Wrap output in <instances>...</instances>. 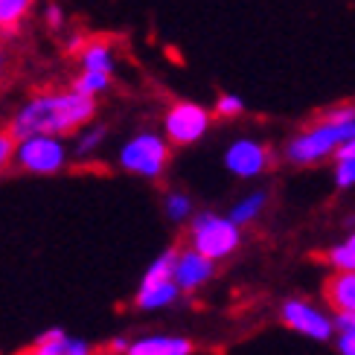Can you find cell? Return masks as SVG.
Listing matches in <instances>:
<instances>
[{"instance_id":"cell-1","label":"cell","mask_w":355,"mask_h":355,"mask_svg":"<svg viewBox=\"0 0 355 355\" xmlns=\"http://www.w3.org/2000/svg\"><path fill=\"white\" fill-rule=\"evenodd\" d=\"M94 114L96 99L79 94L76 87H70V91H41L15 111L9 131L18 140L29 135L67 137L79 135L87 123H94Z\"/></svg>"},{"instance_id":"cell-2","label":"cell","mask_w":355,"mask_h":355,"mask_svg":"<svg viewBox=\"0 0 355 355\" xmlns=\"http://www.w3.org/2000/svg\"><path fill=\"white\" fill-rule=\"evenodd\" d=\"M172 157V143L166 140V135H157V131H137L131 135L123 146L120 155H116V164L123 172L146 178V181H155L166 172Z\"/></svg>"},{"instance_id":"cell-3","label":"cell","mask_w":355,"mask_h":355,"mask_svg":"<svg viewBox=\"0 0 355 355\" xmlns=\"http://www.w3.org/2000/svg\"><path fill=\"white\" fill-rule=\"evenodd\" d=\"M352 137H355V120L352 123H320V120H315L312 125H306L297 137H291L286 143V157L297 166L318 164V160H323L327 155L338 152Z\"/></svg>"},{"instance_id":"cell-4","label":"cell","mask_w":355,"mask_h":355,"mask_svg":"<svg viewBox=\"0 0 355 355\" xmlns=\"http://www.w3.org/2000/svg\"><path fill=\"white\" fill-rule=\"evenodd\" d=\"M242 242V230L230 216L198 213L189 218V248L210 257L213 262L227 259Z\"/></svg>"},{"instance_id":"cell-5","label":"cell","mask_w":355,"mask_h":355,"mask_svg":"<svg viewBox=\"0 0 355 355\" xmlns=\"http://www.w3.org/2000/svg\"><path fill=\"white\" fill-rule=\"evenodd\" d=\"M15 166L29 175H55L67 166V143L53 135H29L18 140Z\"/></svg>"},{"instance_id":"cell-6","label":"cell","mask_w":355,"mask_h":355,"mask_svg":"<svg viewBox=\"0 0 355 355\" xmlns=\"http://www.w3.org/2000/svg\"><path fill=\"white\" fill-rule=\"evenodd\" d=\"M210 131V111L198 102L178 99L164 114V135L172 146H192Z\"/></svg>"},{"instance_id":"cell-7","label":"cell","mask_w":355,"mask_h":355,"mask_svg":"<svg viewBox=\"0 0 355 355\" xmlns=\"http://www.w3.org/2000/svg\"><path fill=\"white\" fill-rule=\"evenodd\" d=\"M225 166L236 178H257L274 166V152L257 140H236L225 152Z\"/></svg>"},{"instance_id":"cell-8","label":"cell","mask_w":355,"mask_h":355,"mask_svg":"<svg viewBox=\"0 0 355 355\" xmlns=\"http://www.w3.org/2000/svg\"><path fill=\"white\" fill-rule=\"evenodd\" d=\"M279 318H283V323L288 329L309 335V338H318V341H327V338L332 335V320L323 312H318L312 303H306L300 297L286 300L283 309H279Z\"/></svg>"},{"instance_id":"cell-9","label":"cell","mask_w":355,"mask_h":355,"mask_svg":"<svg viewBox=\"0 0 355 355\" xmlns=\"http://www.w3.org/2000/svg\"><path fill=\"white\" fill-rule=\"evenodd\" d=\"M216 274V262L210 257L198 254L196 248H181L175 262V283L181 286V291H198L207 286Z\"/></svg>"},{"instance_id":"cell-10","label":"cell","mask_w":355,"mask_h":355,"mask_svg":"<svg viewBox=\"0 0 355 355\" xmlns=\"http://www.w3.org/2000/svg\"><path fill=\"white\" fill-rule=\"evenodd\" d=\"M196 344L184 335H140L128 344L125 355H192Z\"/></svg>"},{"instance_id":"cell-11","label":"cell","mask_w":355,"mask_h":355,"mask_svg":"<svg viewBox=\"0 0 355 355\" xmlns=\"http://www.w3.org/2000/svg\"><path fill=\"white\" fill-rule=\"evenodd\" d=\"M29 355H94V347L73 338L64 329H47L41 338H35V344L26 349Z\"/></svg>"},{"instance_id":"cell-12","label":"cell","mask_w":355,"mask_h":355,"mask_svg":"<svg viewBox=\"0 0 355 355\" xmlns=\"http://www.w3.org/2000/svg\"><path fill=\"white\" fill-rule=\"evenodd\" d=\"M323 297L338 312H355V271H335L323 283Z\"/></svg>"},{"instance_id":"cell-13","label":"cell","mask_w":355,"mask_h":355,"mask_svg":"<svg viewBox=\"0 0 355 355\" xmlns=\"http://www.w3.org/2000/svg\"><path fill=\"white\" fill-rule=\"evenodd\" d=\"M178 297H181V286L175 283H140L135 294V306L140 312H157V309H169Z\"/></svg>"},{"instance_id":"cell-14","label":"cell","mask_w":355,"mask_h":355,"mask_svg":"<svg viewBox=\"0 0 355 355\" xmlns=\"http://www.w3.org/2000/svg\"><path fill=\"white\" fill-rule=\"evenodd\" d=\"M79 64L82 70H91V73H114L116 67V58H114V47L108 41H102V38H94V41H87L82 53H79Z\"/></svg>"},{"instance_id":"cell-15","label":"cell","mask_w":355,"mask_h":355,"mask_svg":"<svg viewBox=\"0 0 355 355\" xmlns=\"http://www.w3.org/2000/svg\"><path fill=\"white\" fill-rule=\"evenodd\" d=\"M33 6H35V0H0V35L3 38L18 35Z\"/></svg>"},{"instance_id":"cell-16","label":"cell","mask_w":355,"mask_h":355,"mask_svg":"<svg viewBox=\"0 0 355 355\" xmlns=\"http://www.w3.org/2000/svg\"><path fill=\"white\" fill-rule=\"evenodd\" d=\"M265 204H268V192H250V196H245L239 204H233L230 210V218L236 221V225H250V221H257L265 210Z\"/></svg>"},{"instance_id":"cell-17","label":"cell","mask_w":355,"mask_h":355,"mask_svg":"<svg viewBox=\"0 0 355 355\" xmlns=\"http://www.w3.org/2000/svg\"><path fill=\"white\" fill-rule=\"evenodd\" d=\"M108 137V128L105 125H96V123H87L79 135H76V146H73V152H76L79 157H87L94 155L96 149H102V143H105Z\"/></svg>"},{"instance_id":"cell-18","label":"cell","mask_w":355,"mask_h":355,"mask_svg":"<svg viewBox=\"0 0 355 355\" xmlns=\"http://www.w3.org/2000/svg\"><path fill=\"white\" fill-rule=\"evenodd\" d=\"M73 87H76L79 94H85V96H102L111 87V76L108 73H91V70H82L79 76H76V82H73Z\"/></svg>"},{"instance_id":"cell-19","label":"cell","mask_w":355,"mask_h":355,"mask_svg":"<svg viewBox=\"0 0 355 355\" xmlns=\"http://www.w3.org/2000/svg\"><path fill=\"white\" fill-rule=\"evenodd\" d=\"M323 259H327L335 271H355V236H349L344 245L329 248L327 254H323Z\"/></svg>"},{"instance_id":"cell-20","label":"cell","mask_w":355,"mask_h":355,"mask_svg":"<svg viewBox=\"0 0 355 355\" xmlns=\"http://www.w3.org/2000/svg\"><path fill=\"white\" fill-rule=\"evenodd\" d=\"M164 210L172 221H187V218H192V201L184 192H169L164 198Z\"/></svg>"},{"instance_id":"cell-21","label":"cell","mask_w":355,"mask_h":355,"mask_svg":"<svg viewBox=\"0 0 355 355\" xmlns=\"http://www.w3.org/2000/svg\"><path fill=\"white\" fill-rule=\"evenodd\" d=\"M216 116H221V120H233V116H239L245 111V102L239 96H233V94H221L216 99Z\"/></svg>"},{"instance_id":"cell-22","label":"cell","mask_w":355,"mask_h":355,"mask_svg":"<svg viewBox=\"0 0 355 355\" xmlns=\"http://www.w3.org/2000/svg\"><path fill=\"white\" fill-rule=\"evenodd\" d=\"M15 149H18V137H15L9 128L0 131V169L15 164Z\"/></svg>"},{"instance_id":"cell-23","label":"cell","mask_w":355,"mask_h":355,"mask_svg":"<svg viewBox=\"0 0 355 355\" xmlns=\"http://www.w3.org/2000/svg\"><path fill=\"white\" fill-rule=\"evenodd\" d=\"M335 181H338V187H349L355 181V157L352 160H338Z\"/></svg>"},{"instance_id":"cell-24","label":"cell","mask_w":355,"mask_h":355,"mask_svg":"<svg viewBox=\"0 0 355 355\" xmlns=\"http://www.w3.org/2000/svg\"><path fill=\"white\" fill-rule=\"evenodd\" d=\"M44 18H47V26H50V29H64V9H62V6L50 3L47 12H44Z\"/></svg>"},{"instance_id":"cell-25","label":"cell","mask_w":355,"mask_h":355,"mask_svg":"<svg viewBox=\"0 0 355 355\" xmlns=\"http://www.w3.org/2000/svg\"><path fill=\"white\" fill-rule=\"evenodd\" d=\"M338 329L355 332V312H338Z\"/></svg>"},{"instance_id":"cell-26","label":"cell","mask_w":355,"mask_h":355,"mask_svg":"<svg viewBox=\"0 0 355 355\" xmlns=\"http://www.w3.org/2000/svg\"><path fill=\"white\" fill-rule=\"evenodd\" d=\"M352 157H355V137H352V140H347V143L341 146V149L335 152V160H352Z\"/></svg>"},{"instance_id":"cell-27","label":"cell","mask_w":355,"mask_h":355,"mask_svg":"<svg viewBox=\"0 0 355 355\" xmlns=\"http://www.w3.org/2000/svg\"><path fill=\"white\" fill-rule=\"evenodd\" d=\"M341 352L355 355V332H341Z\"/></svg>"},{"instance_id":"cell-28","label":"cell","mask_w":355,"mask_h":355,"mask_svg":"<svg viewBox=\"0 0 355 355\" xmlns=\"http://www.w3.org/2000/svg\"><path fill=\"white\" fill-rule=\"evenodd\" d=\"M6 67H9V50H6L3 35H0V79L6 76Z\"/></svg>"},{"instance_id":"cell-29","label":"cell","mask_w":355,"mask_h":355,"mask_svg":"<svg viewBox=\"0 0 355 355\" xmlns=\"http://www.w3.org/2000/svg\"><path fill=\"white\" fill-rule=\"evenodd\" d=\"M128 344H131V341H128V338H114V341L108 344V349H111V352H116V355H125Z\"/></svg>"},{"instance_id":"cell-30","label":"cell","mask_w":355,"mask_h":355,"mask_svg":"<svg viewBox=\"0 0 355 355\" xmlns=\"http://www.w3.org/2000/svg\"><path fill=\"white\" fill-rule=\"evenodd\" d=\"M21 355H29V352H21Z\"/></svg>"}]
</instances>
